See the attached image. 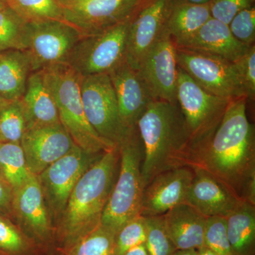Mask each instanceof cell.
I'll list each match as a JSON object with an SVG mask.
<instances>
[{"label": "cell", "mask_w": 255, "mask_h": 255, "mask_svg": "<svg viewBox=\"0 0 255 255\" xmlns=\"http://www.w3.org/2000/svg\"><path fill=\"white\" fill-rule=\"evenodd\" d=\"M204 246L217 255H233L227 236L226 217L207 218Z\"/></svg>", "instance_id": "34"}, {"label": "cell", "mask_w": 255, "mask_h": 255, "mask_svg": "<svg viewBox=\"0 0 255 255\" xmlns=\"http://www.w3.org/2000/svg\"><path fill=\"white\" fill-rule=\"evenodd\" d=\"M194 176L193 167L187 166L157 174L144 189L140 216H161L176 206L186 203Z\"/></svg>", "instance_id": "17"}, {"label": "cell", "mask_w": 255, "mask_h": 255, "mask_svg": "<svg viewBox=\"0 0 255 255\" xmlns=\"http://www.w3.org/2000/svg\"><path fill=\"white\" fill-rule=\"evenodd\" d=\"M26 129L19 100L6 101L0 106V142L20 143Z\"/></svg>", "instance_id": "30"}, {"label": "cell", "mask_w": 255, "mask_h": 255, "mask_svg": "<svg viewBox=\"0 0 255 255\" xmlns=\"http://www.w3.org/2000/svg\"><path fill=\"white\" fill-rule=\"evenodd\" d=\"M118 102L121 122L125 128L136 125L152 101L148 87L138 70L124 62L108 74Z\"/></svg>", "instance_id": "18"}, {"label": "cell", "mask_w": 255, "mask_h": 255, "mask_svg": "<svg viewBox=\"0 0 255 255\" xmlns=\"http://www.w3.org/2000/svg\"><path fill=\"white\" fill-rule=\"evenodd\" d=\"M32 73L27 56L21 50L0 53V96L6 101L19 100Z\"/></svg>", "instance_id": "23"}, {"label": "cell", "mask_w": 255, "mask_h": 255, "mask_svg": "<svg viewBox=\"0 0 255 255\" xmlns=\"http://www.w3.org/2000/svg\"><path fill=\"white\" fill-rule=\"evenodd\" d=\"M228 26L233 36L238 41L248 46L255 45V5L238 12L231 20Z\"/></svg>", "instance_id": "35"}, {"label": "cell", "mask_w": 255, "mask_h": 255, "mask_svg": "<svg viewBox=\"0 0 255 255\" xmlns=\"http://www.w3.org/2000/svg\"><path fill=\"white\" fill-rule=\"evenodd\" d=\"M146 224L145 245L149 255H174L177 250L166 233L162 216L146 218Z\"/></svg>", "instance_id": "33"}, {"label": "cell", "mask_w": 255, "mask_h": 255, "mask_svg": "<svg viewBox=\"0 0 255 255\" xmlns=\"http://www.w3.org/2000/svg\"><path fill=\"white\" fill-rule=\"evenodd\" d=\"M196 251H197V255H217L215 254L214 252L211 251V250L208 249L205 246L201 247Z\"/></svg>", "instance_id": "43"}, {"label": "cell", "mask_w": 255, "mask_h": 255, "mask_svg": "<svg viewBox=\"0 0 255 255\" xmlns=\"http://www.w3.org/2000/svg\"><path fill=\"white\" fill-rule=\"evenodd\" d=\"M13 189L3 179H0V216L12 220L11 202Z\"/></svg>", "instance_id": "38"}, {"label": "cell", "mask_w": 255, "mask_h": 255, "mask_svg": "<svg viewBox=\"0 0 255 255\" xmlns=\"http://www.w3.org/2000/svg\"><path fill=\"white\" fill-rule=\"evenodd\" d=\"M211 17L209 4L175 2L169 14L166 32L176 46L194 36Z\"/></svg>", "instance_id": "24"}, {"label": "cell", "mask_w": 255, "mask_h": 255, "mask_svg": "<svg viewBox=\"0 0 255 255\" xmlns=\"http://www.w3.org/2000/svg\"><path fill=\"white\" fill-rule=\"evenodd\" d=\"M56 1L63 9H65L78 4L84 0H56Z\"/></svg>", "instance_id": "40"}, {"label": "cell", "mask_w": 255, "mask_h": 255, "mask_svg": "<svg viewBox=\"0 0 255 255\" xmlns=\"http://www.w3.org/2000/svg\"><path fill=\"white\" fill-rule=\"evenodd\" d=\"M82 37L76 28L65 21L28 23L27 42L23 52L27 56L32 73L68 63Z\"/></svg>", "instance_id": "11"}, {"label": "cell", "mask_w": 255, "mask_h": 255, "mask_svg": "<svg viewBox=\"0 0 255 255\" xmlns=\"http://www.w3.org/2000/svg\"><path fill=\"white\" fill-rule=\"evenodd\" d=\"M28 23L7 6L0 9V53L23 51L27 42Z\"/></svg>", "instance_id": "29"}, {"label": "cell", "mask_w": 255, "mask_h": 255, "mask_svg": "<svg viewBox=\"0 0 255 255\" xmlns=\"http://www.w3.org/2000/svg\"><path fill=\"white\" fill-rule=\"evenodd\" d=\"M4 2L27 23L65 21L63 9L56 0H4Z\"/></svg>", "instance_id": "28"}, {"label": "cell", "mask_w": 255, "mask_h": 255, "mask_svg": "<svg viewBox=\"0 0 255 255\" xmlns=\"http://www.w3.org/2000/svg\"><path fill=\"white\" fill-rule=\"evenodd\" d=\"M118 145V174L101 221V225L115 235L140 216L145 189L142 177L143 145L136 125L127 129Z\"/></svg>", "instance_id": "4"}, {"label": "cell", "mask_w": 255, "mask_h": 255, "mask_svg": "<svg viewBox=\"0 0 255 255\" xmlns=\"http://www.w3.org/2000/svg\"><path fill=\"white\" fill-rule=\"evenodd\" d=\"M20 144L28 169L35 176L66 155L75 145L61 124L26 129Z\"/></svg>", "instance_id": "16"}, {"label": "cell", "mask_w": 255, "mask_h": 255, "mask_svg": "<svg viewBox=\"0 0 255 255\" xmlns=\"http://www.w3.org/2000/svg\"><path fill=\"white\" fill-rule=\"evenodd\" d=\"M136 126L144 149V187L165 171L193 167L194 154L177 103L152 101Z\"/></svg>", "instance_id": "3"}, {"label": "cell", "mask_w": 255, "mask_h": 255, "mask_svg": "<svg viewBox=\"0 0 255 255\" xmlns=\"http://www.w3.org/2000/svg\"><path fill=\"white\" fill-rule=\"evenodd\" d=\"M119 145L104 152L74 188L55 224V255L70 250L101 225L117 179Z\"/></svg>", "instance_id": "2"}, {"label": "cell", "mask_w": 255, "mask_h": 255, "mask_svg": "<svg viewBox=\"0 0 255 255\" xmlns=\"http://www.w3.org/2000/svg\"><path fill=\"white\" fill-rule=\"evenodd\" d=\"M233 255H255V204L242 203L226 217Z\"/></svg>", "instance_id": "25"}, {"label": "cell", "mask_w": 255, "mask_h": 255, "mask_svg": "<svg viewBox=\"0 0 255 255\" xmlns=\"http://www.w3.org/2000/svg\"><path fill=\"white\" fill-rule=\"evenodd\" d=\"M5 102H6V100H3V99L1 98V96H0V106L2 105Z\"/></svg>", "instance_id": "44"}, {"label": "cell", "mask_w": 255, "mask_h": 255, "mask_svg": "<svg viewBox=\"0 0 255 255\" xmlns=\"http://www.w3.org/2000/svg\"><path fill=\"white\" fill-rule=\"evenodd\" d=\"M251 46L238 41L228 24L211 17L189 41L176 47L216 55L234 63Z\"/></svg>", "instance_id": "20"}, {"label": "cell", "mask_w": 255, "mask_h": 255, "mask_svg": "<svg viewBox=\"0 0 255 255\" xmlns=\"http://www.w3.org/2000/svg\"><path fill=\"white\" fill-rule=\"evenodd\" d=\"M149 0H84L63 9L65 22L82 36L130 21Z\"/></svg>", "instance_id": "13"}, {"label": "cell", "mask_w": 255, "mask_h": 255, "mask_svg": "<svg viewBox=\"0 0 255 255\" xmlns=\"http://www.w3.org/2000/svg\"><path fill=\"white\" fill-rule=\"evenodd\" d=\"M177 102L184 119L194 164L222 122L231 100L212 95L178 67Z\"/></svg>", "instance_id": "6"}, {"label": "cell", "mask_w": 255, "mask_h": 255, "mask_svg": "<svg viewBox=\"0 0 255 255\" xmlns=\"http://www.w3.org/2000/svg\"><path fill=\"white\" fill-rule=\"evenodd\" d=\"M103 153H89L75 144L66 155L36 176L54 227L77 183Z\"/></svg>", "instance_id": "9"}, {"label": "cell", "mask_w": 255, "mask_h": 255, "mask_svg": "<svg viewBox=\"0 0 255 255\" xmlns=\"http://www.w3.org/2000/svg\"><path fill=\"white\" fill-rule=\"evenodd\" d=\"M175 2L191 3V4H208L211 0H174Z\"/></svg>", "instance_id": "41"}, {"label": "cell", "mask_w": 255, "mask_h": 255, "mask_svg": "<svg viewBox=\"0 0 255 255\" xmlns=\"http://www.w3.org/2000/svg\"><path fill=\"white\" fill-rule=\"evenodd\" d=\"M80 92L89 123L101 137L118 145L128 128L121 122L117 96L110 75L82 76Z\"/></svg>", "instance_id": "10"}, {"label": "cell", "mask_w": 255, "mask_h": 255, "mask_svg": "<svg viewBox=\"0 0 255 255\" xmlns=\"http://www.w3.org/2000/svg\"><path fill=\"white\" fill-rule=\"evenodd\" d=\"M174 255H197L196 250H182V251H176Z\"/></svg>", "instance_id": "42"}, {"label": "cell", "mask_w": 255, "mask_h": 255, "mask_svg": "<svg viewBox=\"0 0 255 255\" xmlns=\"http://www.w3.org/2000/svg\"><path fill=\"white\" fill-rule=\"evenodd\" d=\"M166 233L177 251L198 250L204 246L207 218L187 203L162 216Z\"/></svg>", "instance_id": "21"}, {"label": "cell", "mask_w": 255, "mask_h": 255, "mask_svg": "<svg viewBox=\"0 0 255 255\" xmlns=\"http://www.w3.org/2000/svg\"><path fill=\"white\" fill-rule=\"evenodd\" d=\"M194 176L186 203L206 218L227 217L244 201L223 183L199 167H193Z\"/></svg>", "instance_id": "19"}, {"label": "cell", "mask_w": 255, "mask_h": 255, "mask_svg": "<svg viewBox=\"0 0 255 255\" xmlns=\"http://www.w3.org/2000/svg\"><path fill=\"white\" fill-rule=\"evenodd\" d=\"M41 71L55 101L60 124L74 143L92 154L103 153L117 147L101 137L87 120L80 92L82 75L68 63Z\"/></svg>", "instance_id": "5"}, {"label": "cell", "mask_w": 255, "mask_h": 255, "mask_svg": "<svg viewBox=\"0 0 255 255\" xmlns=\"http://www.w3.org/2000/svg\"><path fill=\"white\" fill-rule=\"evenodd\" d=\"M0 179H3V180H4V179H3L2 174H1V169H0Z\"/></svg>", "instance_id": "46"}, {"label": "cell", "mask_w": 255, "mask_h": 255, "mask_svg": "<svg viewBox=\"0 0 255 255\" xmlns=\"http://www.w3.org/2000/svg\"><path fill=\"white\" fill-rule=\"evenodd\" d=\"M115 236L100 225L73 248L56 255H114Z\"/></svg>", "instance_id": "31"}, {"label": "cell", "mask_w": 255, "mask_h": 255, "mask_svg": "<svg viewBox=\"0 0 255 255\" xmlns=\"http://www.w3.org/2000/svg\"><path fill=\"white\" fill-rule=\"evenodd\" d=\"M0 169L5 182L13 190L33 175L28 169L21 144L0 142Z\"/></svg>", "instance_id": "27"}, {"label": "cell", "mask_w": 255, "mask_h": 255, "mask_svg": "<svg viewBox=\"0 0 255 255\" xmlns=\"http://www.w3.org/2000/svg\"><path fill=\"white\" fill-rule=\"evenodd\" d=\"M130 21L82 36L67 63L82 76L111 73L126 62Z\"/></svg>", "instance_id": "7"}, {"label": "cell", "mask_w": 255, "mask_h": 255, "mask_svg": "<svg viewBox=\"0 0 255 255\" xmlns=\"http://www.w3.org/2000/svg\"><path fill=\"white\" fill-rule=\"evenodd\" d=\"M124 255H149L145 243L130 248Z\"/></svg>", "instance_id": "39"}, {"label": "cell", "mask_w": 255, "mask_h": 255, "mask_svg": "<svg viewBox=\"0 0 255 255\" xmlns=\"http://www.w3.org/2000/svg\"><path fill=\"white\" fill-rule=\"evenodd\" d=\"M146 236V218L137 216L127 223L116 235L114 255H124L130 248L145 243Z\"/></svg>", "instance_id": "32"}, {"label": "cell", "mask_w": 255, "mask_h": 255, "mask_svg": "<svg viewBox=\"0 0 255 255\" xmlns=\"http://www.w3.org/2000/svg\"><path fill=\"white\" fill-rule=\"evenodd\" d=\"M137 70L148 87L152 100L177 103L176 46L168 35L149 52Z\"/></svg>", "instance_id": "15"}, {"label": "cell", "mask_w": 255, "mask_h": 255, "mask_svg": "<svg viewBox=\"0 0 255 255\" xmlns=\"http://www.w3.org/2000/svg\"><path fill=\"white\" fill-rule=\"evenodd\" d=\"M19 102L26 119V129L60 124L55 101L41 70L30 75Z\"/></svg>", "instance_id": "22"}, {"label": "cell", "mask_w": 255, "mask_h": 255, "mask_svg": "<svg viewBox=\"0 0 255 255\" xmlns=\"http://www.w3.org/2000/svg\"><path fill=\"white\" fill-rule=\"evenodd\" d=\"M178 67L212 95L236 100L246 97L233 62L208 53L176 47Z\"/></svg>", "instance_id": "8"}, {"label": "cell", "mask_w": 255, "mask_h": 255, "mask_svg": "<svg viewBox=\"0 0 255 255\" xmlns=\"http://www.w3.org/2000/svg\"><path fill=\"white\" fill-rule=\"evenodd\" d=\"M247 102L241 97L230 102L194 167L219 179L241 200L255 204V127L247 115Z\"/></svg>", "instance_id": "1"}, {"label": "cell", "mask_w": 255, "mask_h": 255, "mask_svg": "<svg viewBox=\"0 0 255 255\" xmlns=\"http://www.w3.org/2000/svg\"><path fill=\"white\" fill-rule=\"evenodd\" d=\"M242 87L248 100L255 97V46L250 47L246 54L234 62Z\"/></svg>", "instance_id": "36"}, {"label": "cell", "mask_w": 255, "mask_h": 255, "mask_svg": "<svg viewBox=\"0 0 255 255\" xmlns=\"http://www.w3.org/2000/svg\"><path fill=\"white\" fill-rule=\"evenodd\" d=\"M254 3L255 0H211L209 4L211 17L228 25L238 12Z\"/></svg>", "instance_id": "37"}, {"label": "cell", "mask_w": 255, "mask_h": 255, "mask_svg": "<svg viewBox=\"0 0 255 255\" xmlns=\"http://www.w3.org/2000/svg\"><path fill=\"white\" fill-rule=\"evenodd\" d=\"M5 6H6V4H5L3 2V1H0V9L4 7Z\"/></svg>", "instance_id": "45"}, {"label": "cell", "mask_w": 255, "mask_h": 255, "mask_svg": "<svg viewBox=\"0 0 255 255\" xmlns=\"http://www.w3.org/2000/svg\"><path fill=\"white\" fill-rule=\"evenodd\" d=\"M12 221L49 255H55V227L36 176L13 190Z\"/></svg>", "instance_id": "12"}, {"label": "cell", "mask_w": 255, "mask_h": 255, "mask_svg": "<svg viewBox=\"0 0 255 255\" xmlns=\"http://www.w3.org/2000/svg\"><path fill=\"white\" fill-rule=\"evenodd\" d=\"M0 1H3V2H4V0H0Z\"/></svg>", "instance_id": "47"}, {"label": "cell", "mask_w": 255, "mask_h": 255, "mask_svg": "<svg viewBox=\"0 0 255 255\" xmlns=\"http://www.w3.org/2000/svg\"><path fill=\"white\" fill-rule=\"evenodd\" d=\"M0 255H49L9 218L0 216Z\"/></svg>", "instance_id": "26"}, {"label": "cell", "mask_w": 255, "mask_h": 255, "mask_svg": "<svg viewBox=\"0 0 255 255\" xmlns=\"http://www.w3.org/2000/svg\"><path fill=\"white\" fill-rule=\"evenodd\" d=\"M174 0H149L129 26L126 62L137 70L140 63L166 34Z\"/></svg>", "instance_id": "14"}]
</instances>
